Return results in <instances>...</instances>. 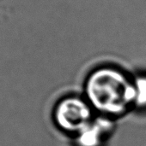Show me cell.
I'll return each instance as SVG.
<instances>
[{"instance_id": "2", "label": "cell", "mask_w": 146, "mask_h": 146, "mask_svg": "<svg viewBox=\"0 0 146 146\" xmlns=\"http://www.w3.org/2000/svg\"><path fill=\"white\" fill-rule=\"evenodd\" d=\"M52 116L60 132L73 137L92 121L96 112L83 96L69 95L56 103Z\"/></svg>"}, {"instance_id": "4", "label": "cell", "mask_w": 146, "mask_h": 146, "mask_svg": "<svg viewBox=\"0 0 146 146\" xmlns=\"http://www.w3.org/2000/svg\"><path fill=\"white\" fill-rule=\"evenodd\" d=\"M133 108L146 110V74H140L133 77Z\"/></svg>"}, {"instance_id": "1", "label": "cell", "mask_w": 146, "mask_h": 146, "mask_svg": "<svg viewBox=\"0 0 146 146\" xmlns=\"http://www.w3.org/2000/svg\"><path fill=\"white\" fill-rule=\"evenodd\" d=\"M83 92V97L99 115L114 120L133 108V78L113 65L93 69L86 77Z\"/></svg>"}, {"instance_id": "3", "label": "cell", "mask_w": 146, "mask_h": 146, "mask_svg": "<svg viewBox=\"0 0 146 146\" xmlns=\"http://www.w3.org/2000/svg\"><path fill=\"white\" fill-rule=\"evenodd\" d=\"M114 119L96 115L77 134L73 136L75 146H103L114 130Z\"/></svg>"}]
</instances>
